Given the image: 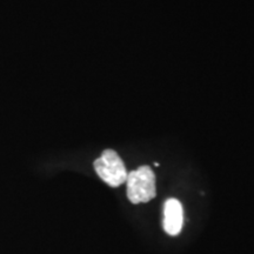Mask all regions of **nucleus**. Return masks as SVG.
I'll use <instances>...</instances> for the list:
<instances>
[{
	"label": "nucleus",
	"mask_w": 254,
	"mask_h": 254,
	"mask_svg": "<svg viewBox=\"0 0 254 254\" xmlns=\"http://www.w3.org/2000/svg\"><path fill=\"white\" fill-rule=\"evenodd\" d=\"M127 198L132 204L148 202L157 195L155 174L150 166H140L127 174Z\"/></svg>",
	"instance_id": "1"
},
{
	"label": "nucleus",
	"mask_w": 254,
	"mask_h": 254,
	"mask_svg": "<svg viewBox=\"0 0 254 254\" xmlns=\"http://www.w3.org/2000/svg\"><path fill=\"white\" fill-rule=\"evenodd\" d=\"M95 172L111 187H119L127 180V171L122 158L113 150H105L93 164Z\"/></svg>",
	"instance_id": "2"
},
{
	"label": "nucleus",
	"mask_w": 254,
	"mask_h": 254,
	"mask_svg": "<svg viewBox=\"0 0 254 254\" xmlns=\"http://www.w3.org/2000/svg\"><path fill=\"white\" fill-rule=\"evenodd\" d=\"M184 208L179 200L171 198L165 201L163 226L167 234L176 237L183 230Z\"/></svg>",
	"instance_id": "3"
}]
</instances>
